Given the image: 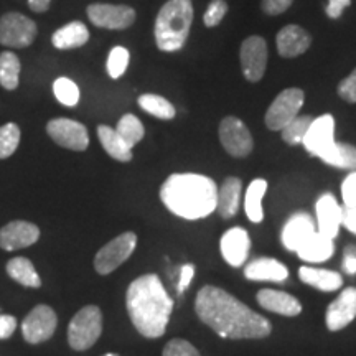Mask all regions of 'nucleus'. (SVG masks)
I'll list each match as a JSON object with an SVG mask.
<instances>
[{"instance_id":"9d476101","label":"nucleus","mask_w":356,"mask_h":356,"mask_svg":"<svg viewBox=\"0 0 356 356\" xmlns=\"http://www.w3.org/2000/svg\"><path fill=\"white\" fill-rule=\"evenodd\" d=\"M47 132L53 139V142H56L63 149L74 150V152H83L89 145V134L86 126H83L78 121H73V119H51L47 124Z\"/></svg>"},{"instance_id":"2f4dec72","label":"nucleus","mask_w":356,"mask_h":356,"mask_svg":"<svg viewBox=\"0 0 356 356\" xmlns=\"http://www.w3.org/2000/svg\"><path fill=\"white\" fill-rule=\"evenodd\" d=\"M137 102H139L142 111L154 115V118L162 119V121H170V119L175 118V108H173V104L162 96L142 95Z\"/></svg>"},{"instance_id":"4be33fe9","label":"nucleus","mask_w":356,"mask_h":356,"mask_svg":"<svg viewBox=\"0 0 356 356\" xmlns=\"http://www.w3.org/2000/svg\"><path fill=\"white\" fill-rule=\"evenodd\" d=\"M244 275L249 280H270V282H284L289 277L287 267L282 262L259 257L244 267Z\"/></svg>"},{"instance_id":"79ce46f5","label":"nucleus","mask_w":356,"mask_h":356,"mask_svg":"<svg viewBox=\"0 0 356 356\" xmlns=\"http://www.w3.org/2000/svg\"><path fill=\"white\" fill-rule=\"evenodd\" d=\"M293 0H262L261 7L267 15H280L292 6Z\"/></svg>"},{"instance_id":"2eb2a0df","label":"nucleus","mask_w":356,"mask_h":356,"mask_svg":"<svg viewBox=\"0 0 356 356\" xmlns=\"http://www.w3.org/2000/svg\"><path fill=\"white\" fill-rule=\"evenodd\" d=\"M315 233H317V225L312 220V216L309 213L299 211L289 218L286 225H284L280 239H282L286 249L297 252Z\"/></svg>"},{"instance_id":"7ed1b4c3","label":"nucleus","mask_w":356,"mask_h":356,"mask_svg":"<svg viewBox=\"0 0 356 356\" xmlns=\"http://www.w3.org/2000/svg\"><path fill=\"white\" fill-rule=\"evenodd\" d=\"M160 200L173 215L185 220H202L216 210L218 186L200 173H175L163 181Z\"/></svg>"},{"instance_id":"a211bd4d","label":"nucleus","mask_w":356,"mask_h":356,"mask_svg":"<svg viewBox=\"0 0 356 356\" xmlns=\"http://www.w3.org/2000/svg\"><path fill=\"white\" fill-rule=\"evenodd\" d=\"M221 254L229 266L239 267L248 259L249 249H251V239L246 229L231 228L222 234L221 238Z\"/></svg>"},{"instance_id":"09e8293b","label":"nucleus","mask_w":356,"mask_h":356,"mask_svg":"<svg viewBox=\"0 0 356 356\" xmlns=\"http://www.w3.org/2000/svg\"><path fill=\"white\" fill-rule=\"evenodd\" d=\"M51 6V0H29V7L32 12L43 13Z\"/></svg>"},{"instance_id":"6ab92c4d","label":"nucleus","mask_w":356,"mask_h":356,"mask_svg":"<svg viewBox=\"0 0 356 356\" xmlns=\"http://www.w3.org/2000/svg\"><path fill=\"white\" fill-rule=\"evenodd\" d=\"M312 37L299 25H286L275 37L277 51L284 58H297L310 48Z\"/></svg>"},{"instance_id":"473e14b6","label":"nucleus","mask_w":356,"mask_h":356,"mask_svg":"<svg viewBox=\"0 0 356 356\" xmlns=\"http://www.w3.org/2000/svg\"><path fill=\"white\" fill-rule=\"evenodd\" d=\"M115 132L121 136V139L126 142V144L131 147L137 145L139 142L144 139L145 129L144 124L139 121V118H136L134 114H124L121 119H119L118 127H115Z\"/></svg>"},{"instance_id":"f03ea898","label":"nucleus","mask_w":356,"mask_h":356,"mask_svg":"<svg viewBox=\"0 0 356 356\" xmlns=\"http://www.w3.org/2000/svg\"><path fill=\"white\" fill-rule=\"evenodd\" d=\"M126 305L132 325L142 337L159 338L165 333L173 300L159 275L145 274L134 280L127 289Z\"/></svg>"},{"instance_id":"9b49d317","label":"nucleus","mask_w":356,"mask_h":356,"mask_svg":"<svg viewBox=\"0 0 356 356\" xmlns=\"http://www.w3.org/2000/svg\"><path fill=\"white\" fill-rule=\"evenodd\" d=\"M220 140L222 149L233 157H248L252 152L254 140L246 124L239 118L228 115L220 124Z\"/></svg>"},{"instance_id":"39448f33","label":"nucleus","mask_w":356,"mask_h":356,"mask_svg":"<svg viewBox=\"0 0 356 356\" xmlns=\"http://www.w3.org/2000/svg\"><path fill=\"white\" fill-rule=\"evenodd\" d=\"M102 332L99 307L86 305L74 315L68 327V343L73 350L84 351L96 343Z\"/></svg>"},{"instance_id":"f704fd0d","label":"nucleus","mask_w":356,"mask_h":356,"mask_svg":"<svg viewBox=\"0 0 356 356\" xmlns=\"http://www.w3.org/2000/svg\"><path fill=\"white\" fill-rule=\"evenodd\" d=\"M314 121L312 115H297L292 119L286 127L282 129V139L289 145H299L304 140L307 131H309L310 124Z\"/></svg>"},{"instance_id":"e433bc0d","label":"nucleus","mask_w":356,"mask_h":356,"mask_svg":"<svg viewBox=\"0 0 356 356\" xmlns=\"http://www.w3.org/2000/svg\"><path fill=\"white\" fill-rule=\"evenodd\" d=\"M129 51L124 47H114L108 56V73L113 79L121 78L129 66Z\"/></svg>"},{"instance_id":"412c9836","label":"nucleus","mask_w":356,"mask_h":356,"mask_svg":"<svg viewBox=\"0 0 356 356\" xmlns=\"http://www.w3.org/2000/svg\"><path fill=\"white\" fill-rule=\"evenodd\" d=\"M257 302L262 309L286 315V317H296L302 312V304L296 297L287 292L274 291V289H262L257 292Z\"/></svg>"},{"instance_id":"1a4fd4ad","label":"nucleus","mask_w":356,"mask_h":356,"mask_svg":"<svg viewBox=\"0 0 356 356\" xmlns=\"http://www.w3.org/2000/svg\"><path fill=\"white\" fill-rule=\"evenodd\" d=\"M239 60H241L244 78L251 83H259L264 78L267 60H269L266 40L259 35L248 37L239 48Z\"/></svg>"},{"instance_id":"dca6fc26","label":"nucleus","mask_w":356,"mask_h":356,"mask_svg":"<svg viewBox=\"0 0 356 356\" xmlns=\"http://www.w3.org/2000/svg\"><path fill=\"white\" fill-rule=\"evenodd\" d=\"M40 229L29 221H10L0 229V248L3 251H17L32 246L38 241Z\"/></svg>"},{"instance_id":"f8f14e48","label":"nucleus","mask_w":356,"mask_h":356,"mask_svg":"<svg viewBox=\"0 0 356 356\" xmlns=\"http://www.w3.org/2000/svg\"><path fill=\"white\" fill-rule=\"evenodd\" d=\"M56 325L58 318L55 310L48 305H37L22 323V335H24L26 343H43L53 337Z\"/></svg>"},{"instance_id":"4c0bfd02","label":"nucleus","mask_w":356,"mask_h":356,"mask_svg":"<svg viewBox=\"0 0 356 356\" xmlns=\"http://www.w3.org/2000/svg\"><path fill=\"white\" fill-rule=\"evenodd\" d=\"M163 356H202L193 345L181 338L170 340L163 348Z\"/></svg>"},{"instance_id":"bb28decb","label":"nucleus","mask_w":356,"mask_h":356,"mask_svg":"<svg viewBox=\"0 0 356 356\" xmlns=\"http://www.w3.org/2000/svg\"><path fill=\"white\" fill-rule=\"evenodd\" d=\"M97 137H99L102 149H104L114 160H119V162H131L132 149L121 139V136L115 132V129L102 124V126L97 127Z\"/></svg>"},{"instance_id":"37998d69","label":"nucleus","mask_w":356,"mask_h":356,"mask_svg":"<svg viewBox=\"0 0 356 356\" xmlns=\"http://www.w3.org/2000/svg\"><path fill=\"white\" fill-rule=\"evenodd\" d=\"M17 330V318L12 315H0V340H7Z\"/></svg>"},{"instance_id":"6e6552de","label":"nucleus","mask_w":356,"mask_h":356,"mask_svg":"<svg viewBox=\"0 0 356 356\" xmlns=\"http://www.w3.org/2000/svg\"><path fill=\"white\" fill-rule=\"evenodd\" d=\"M136 246L137 236L136 233H131V231L119 234L113 241L102 246L95 257V267L97 274L108 275L118 269L119 266L124 264L132 256Z\"/></svg>"},{"instance_id":"de8ad7c7","label":"nucleus","mask_w":356,"mask_h":356,"mask_svg":"<svg viewBox=\"0 0 356 356\" xmlns=\"http://www.w3.org/2000/svg\"><path fill=\"white\" fill-rule=\"evenodd\" d=\"M195 274V267L191 264H185L181 267V275H180V282H178V291L184 292L186 287L191 284V279H193Z\"/></svg>"},{"instance_id":"c03bdc74","label":"nucleus","mask_w":356,"mask_h":356,"mask_svg":"<svg viewBox=\"0 0 356 356\" xmlns=\"http://www.w3.org/2000/svg\"><path fill=\"white\" fill-rule=\"evenodd\" d=\"M351 0H328L327 15L330 19H340L346 7H350Z\"/></svg>"},{"instance_id":"a19ab883","label":"nucleus","mask_w":356,"mask_h":356,"mask_svg":"<svg viewBox=\"0 0 356 356\" xmlns=\"http://www.w3.org/2000/svg\"><path fill=\"white\" fill-rule=\"evenodd\" d=\"M341 197L345 207L356 208V172H351L341 185Z\"/></svg>"},{"instance_id":"4468645a","label":"nucleus","mask_w":356,"mask_h":356,"mask_svg":"<svg viewBox=\"0 0 356 356\" xmlns=\"http://www.w3.org/2000/svg\"><path fill=\"white\" fill-rule=\"evenodd\" d=\"M335 144V119L332 114H323L314 118L309 131H307L302 145L315 157H322L330 147Z\"/></svg>"},{"instance_id":"cd10ccee","label":"nucleus","mask_w":356,"mask_h":356,"mask_svg":"<svg viewBox=\"0 0 356 356\" xmlns=\"http://www.w3.org/2000/svg\"><path fill=\"white\" fill-rule=\"evenodd\" d=\"M7 274L25 287L38 289L42 286V279H40L38 273L35 270L32 261L26 259V257H13V259L8 261Z\"/></svg>"},{"instance_id":"72a5a7b5","label":"nucleus","mask_w":356,"mask_h":356,"mask_svg":"<svg viewBox=\"0 0 356 356\" xmlns=\"http://www.w3.org/2000/svg\"><path fill=\"white\" fill-rule=\"evenodd\" d=\"M53 92H55L56 99L63 106H66V108H74L79 102V97H81L78 84L65 76L55 79V83H53Z\"/></svg>"},{"instance_id":"58836bf2","label":"nucleus","mask_w":356,"mask_h":356,"mask_svg":"<svg viewBox=\"0 0 356 356\" xmlns=\"http://www.w3.org/2000/svg\"><path fill=\"white\" fill-rule=\"evenodd\" d=\"M226 12H228V3L225 0H213V2L208 6L207 12H204L203 22L207 26H216L220 22L225 19Z\"/></svg>"},{"instance_id":"a18cd8bd","label":"nucleus","mask_w":356,"mask_h":356,"mask_svg":"<svg viewBox=\"0 0 356 356\" xmlns=\"http://www.w3.org/2000/svg\"><path fill=\"white\" fill-rule=\"evenodd\" d=\"M341 226L356 234V208H341Z\"/></svg>"},{"instance_id":"0eeeda50","label":"nucleus","mask_w":356,"mask_h":356,"mask_svg":"<svg viewBox=\"0 0 356 356\" xmlns=\"http://www.w3.org/2000/svg\"><path fill=\"white\" fill-rule=\"evenodd\" d=\"M305 95L299 88H287L273 101L266 113V126L270 131H282L292 119L299 115L304 106Z\"/></svg>"},{"instance_id":"20e7f679","label":"nucleus","mask_w":356,"mask_h":356,"mask_svg":"<svg viewBox=\"0 0 356 356\" xmlns=\"http://www.w3.org/2000/svg\"><path fill=\"white\" fill-rule=\"evenodd\" d=\"M193 24L191 0H168L155 19V43L159 50L173 53L181 50Z\"/></svg>"},{"instance_id":"ddd939ff","label":"nucleus","mask_w":356,"mask_h":356,"mask_svg":"<svg viewBox=\"0 0 356 356\" xmlns=\"http://www.w3.org/2000/svg\"><path fill=\"white\" fill-rule=\"evenodd\" d=\"M88 19L95 26L108 30H126L136 22V10L129 6L91 3L86 8Z\"/></svg>"},{"instance_id":"c9c22d12","label":"nucleus","mask_w":356,"mask_h":356,"mask_svg":"<svg viewBox=\"0 0 356 356\" xmlns=\"http://www.w3.org/2000/svg\"><path fill=\"white\" fill-rule=\"evenodd\" d=\"M20 144V127L15 122H8L0 127V160L8 159Z\"/></svg>"},{"instance_id":"393cba45","label":"nucleus","mask_w":356,"mask_h":356,"mask_svg":"<svg viewBox=\"0 0 356 356\" xmlns=\"http://www.w3.org/2000/svg\"><path fill=\"white\" fill-rule=\"evenodd\" d=\"M302 282L309 284V286L318 289L323 292H333L337 289L343 286V279L335 270L327 269H315V267H300L299 270Z\"/></svg>"},{"instance_id":"f257e3e1","label":"nucleus","mask_w":356,"mask_h":356,"mask_svg":"<svg viewBox=\"0 0 356 356\" xmlns=\"http://www.w3.org/2000/svg\"><path fill=\"white\" fill-rule=\"evenodd\" d=\"M195 310L204 325L222 338L257 340L270 335V322L220 287L207 286L198 292Z\"/></svg>"},{"instance_id":"a878e982","label":"nucleus","mask_w":356,"mask_h":356,"mask_svg":"<svg viewBox=\"0 0 356 356\" xmlns=\"http://www.w3.org/2000/svg\"><path fill=\"white\" fill-rule=\"evenodd\" d=\"M333 251H335L333 239L317 231V233L312 236L309 241L297 251V254H299L300 259L305 262H323L330 259L333 256Z\"/></svg>"},{"instance_id":"c85d7f7f","label":"nucleus","mask_w":356,"mask_h":356,"mask_svg":"<svg viewBox=\"0 0 356 356\" xmlns=\"http://www.w3.org/2000/svg\"><path fill=\"white\" fill-rule=\"evenodd\" d=\"M320 159L332 167L356 172V147L351 144L335 142Z\"/></svg>"},{"instance_id":"f3484780","label":"nucleus","mask_w":356,"mask_h":356,"mask_svg":"<svg viewBox=\"0 0 356 356\" xmlns=\"http://www.w3.org/2000/svg\"><path fill=\"white\" fill-rule=\"evenodd\" d=\"M356 317V289L346 287L332 302L327 310V327L330 332H338L350 325Z\"/></svg>"},{"instance_id":"8fccbe9b","label":"nucleus","mask_w":356,"mask_h":356,"mask_svg":"<svg viewBox=\"0 0 356 356\" xmlns=\"http://www.w3.org/2000/svg\"><path fill=\"white\" fill-rule=\"evenodd\" d=\"M102 356H119V355H115V353H106V355H102Z\"/></svg>"},{"instance_id":"ea45409f","label":"nucleus","mask_w":356,"mask_h":356,"mask_svg":"<svg viewBox=\"0 0 356 356\" xmlns=\"http://www.w3.org/2000/svg\"><path fill=\"white\" fill-rule=\"evenodd\" d=\"M338 96L346 102H356V68L338 84Z\"/></svg>"},{"instance_id":"49530a36","label":"nucleus","mask_w":356,"mask_h":356,"mask_svg":"<svg viewBox=\"0 0 356 356\" xmlns=\"http://www.w3.org/2000/svg\"><path fill=\"white\" fill-rule=\"evenodd\" d=\"M343 269L348 274H356V246H348L345 249Z\"/></svg>"},{"instance_id":"c756f323","label":"nucleus","mask_w":356,"mask_h":356,"mask_svg":"<svg viewBox=\"0 0 356 356\" xmlns=\"http://www.w3.org/2000/svg\"><path fill=\"white\" fill-rule=\"evenodd\" d=\"M267 191V181L264 178H256L248 186L246 200H244V210L246 215L252 222H261L264 218V211H262V197Z\"/></svg>"},{"instance_id":"423d86ee","label":"nucleus","mask_w":356,"mask_h":356,"mask_svg":"<svg viewBox=\"0 0 356 356\" xmlns=\"http://www.w3.org/2000/svg\"><path fill=\"white\" fill-rule=\"evenodd\" d=\"M38 26L32 19L19 12L0 17V44L8 48H26L35 42Z\"/></svg>"},{"instance_id":"aec40b11","label":"nucleus","mask_w":356,"mask_h":356,"mask_svg":"<svg viewBox=\"0 0 356 356\" xmlns=\"http://www.w3.org/2000/svg\"><path fill=\"white\" fill-rule=\"evenodd\" d=\"M341 226V207L332 193H325L317 202V231L328 238H337Z\"/></svg>"},{"instance_id":"b1692460","label":"nucleus","mask_w":356,"mask_h":356,"mask_svg":"<svg viewBox=\"0 0 356 356\" xmlns=\"http://www.w3.org/2000/svg\"><path fill=\"white\" fill-rule=\"evenodd\" d=\"M88 40V26L83 22H70L53 33L51 43L56 50H74V48L86 44Z\"/></svg>"},{"instance_id":"7c9ffc66","label":"nucleus","mask_w":356,"mask_h":356,"mask_svg":"<svg viewBox=\"0 0 356 356\" xmlns=\"http://www.w3.org/2000/svg\"><path fill=\"white\" fill-rule=\"evenodd\" d=\"M20 70V60L15 53H0V86L7 91H13V89L19 88Z\"/></svg>"},{"instance_id":"5701e85b","label":"nucleus","mask_w":356,"mask_h":356,"mask_svg":"<svg viewBox=\"0 0 356 356\" xmlns=\"http://www.w3.org/2000/svg\"><path fill=\"white\" fill-rule=\"evenodd\" d=\"M241 190L243 184L239 178L228 177L222 185L218 188V202H216V210L220 213L221 218L228 220L233 218L238 213L239 208V200H241Z\"/></svg>"}]
</instances>
